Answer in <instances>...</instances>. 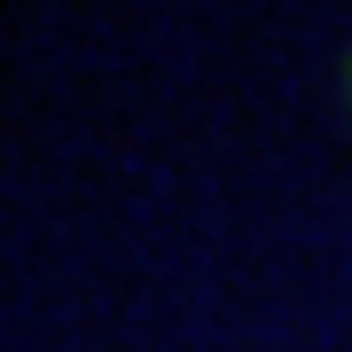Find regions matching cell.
Here are the masks:
<instances>
[{
  "instance_id": "cell-1",
  "label": "cell",
  "mask_w": 352,
  "mask_h": 352,
  "mask_svg": "<svg viewBox=\"0 0 352 352\" xmlns=\"http://www.w3.org/2000/svg\"><path fill=\"white\" fill-rule=\"evenodd\" d=\"M344 87H352V63H344Z\"/></svg>"
}]
</instances>
